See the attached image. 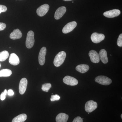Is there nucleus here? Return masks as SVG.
I'll use <instances>...</instances> for the list:
<instances>
[{
    "instance_id": "nucleus-1",
    "label": "nucleus",
    "mask_w": 122,
    "mask_h": 122,
    "mask_svg": "<svg viewBox=\"0 0 122 122\" xmlns=\"http://www.w3.org/2000/svg\"><path fill=\"white\" fill-rule=\"evenodd\" d=\"M66 53L64 51H61L58 53L55 57L54 64L56 67H59L61 65L66 59Z\"/></svg>"
},
{
    "instance_id": "nucleus-2",
    "label": "nucleus",
    "mask_w": 122,
    "mask_h": 122,
    "mask_svg": "<svg viewBox=\"0 0 122 122\" xmlns=\"http://www.w3.org/2000/svg\"><path fill=\"white\" fill-rule=\"evenodd\" d=\"M34 36V32L32 30H30L27 33L25 42L26 48L28 49H30L33 46L35 42Z\"/></svg>"
},
{
    "instance_id": "nucleus-3",
    "label": "nucleus",
    "mask_w": 122,
    "mask_h": 122,
    "mask_svg": "<svg viewBox=\"0 0 122 122\" xmlns=\"http://www.w3.org/2000/svg\"><path fill=\"white\" fill-rule=\"evenodd\" d=\"M95 81L100 85L107 86L110 85L112 82L111 79L105 76H97L95 79Z\"/></svg>"
},
{
    "instance_id": "nucleus-4",
    "label": "nucleus",
    "mask_w": 122,
    "mask_h": 122,
    "mask_svg": "<svg viewBox=\"0 0 122 122\" xmlns=\"http://www.w3.org/2000/svg\"><path fill=\"white\" fill-rule=\"evenodd\" d=\"M97 107V104L96 102L91 100L86 103L85 106V110L88 113H91L96 110Z\"/></svg>"
},
{
    "instance_id": "nucleus-5",
    "label": "nucleus",
    "mask_w": 122,
    "mask_h": 122,
    "mask_svg": "<svg viewBox=\"0 0 122 122\" xmlns=\"http://www.w3.org/2000/svg\"><path fill=\"white\" fill-rule=\"evenodd\" d=\"M91 38L93 42L98 44L100 43L105 39V36L102 34H99L96 32L92 34Z\"/></svg>"
},
{
    "instance_id": "nucleus-6",
    "label": "nucleus",
    "mask_w": 122,
    "mask_h": 122,
    "mask_svg": "<svg viewBox=\"0 0 122 122\" xmlns=\"http://www.w3.org/2000/svg\"><path fill=\"white\" fill-rule=\"evenodd\" d=\"M49 8V5L46 4L41 5L37 10L36 13L37 15L40 17L45 16L48 12Z\"/></svg>"
},
{
    "instance_id": "nucleus-7",
    "label": "nucleus",
    "mask_w": 122,
    "mask_h": 122,
    "mask_svg": "<svg viewBox=\"0 0 122 122\" xmlns=\"http://www.w3.org/2000/svg\"><path fill=\"white\" fill-rule=\"evenodd\" d=\"M77 22L75 21H72L69 22L63 27L62 32L64 34H67L72 31L77 26Z\"/></svg>"
},
{
    "instance_id": "nucleus-8",
    "label": "nucleus",
    "mask_w": 122,
    "mask_h": 122,
    "mask_svg": "<svg viewBox=\"0 0 122 122\" xmlns=\"http://www.w3.org/2000/svg\"><path fill=\"white\" fill-rule=\"evenodd\" d=\"M63 82L67 85L75 86L78 84V81L76 78L69 76H66L63 79Z\"/></svg>"
},
{
    "instance_id": "nucleus-9",
    "label": "nucleus",
    "mask_w": 122,
    "mask_h": 122,
    "mask_svg": "<svg viewBox=\"0 0 122 122\" xmlns=\"http://www.w3.org/2000/svg\"><path fill=\"white\" fill-rule=\"evenodd\" d=\"M46 53V49L43 47L41 49L38 56V61L41 65H44L45 62V56Z\"/></svg>"
},
{
    "instance_id": "nucleus-10",
    "label": "nucleus",
    "mask_w": 122,
    "mask_h": 122,
    "mask_svg": "<svg viewBox=\"0 0 122 122\" xmlns=\"http://www.w3.org/2000/svg\"><path fill=\"white\" fill-rule=\"evenodd\" d=\"M28 85V81L26 78L21 79L19 84V90L20 93L21 95L24 94L26 91Z\"/></svg>"
},
{
    "instance_id": "nucleus-11",
    "label": "nucleus",
    "mask_w": 122,
    "mask_h": 122,
    "mask_svg": "<svg viewBox=\"0 0 122 122\" xmlns=\"http://www.w3.org/2000/svg\"><path fill=\"white\" fill-rule=\"evenodd\" d=\"M120 10L118 9H113L106 11L103 13L105 16L109 18H112L118 16L120 14Z\"/></svg>"
},
{
    "instance_id": "nucleus-12",
    "label": "nucleus",
    "mask_w": 122,
    "mask_h": 122,
    "mask_svg": "<svg viewBox=\"0 0 122 122\" xmlns=\"http://www.w3.org/2000/svg\"><path fill=\"white\" fill-rule=\"evenodd\" d=\"M91 61L94 63H98L100 61L99 55L95 51L92 50L89 53Z\"/></svg>"
},
{
    "instance_id": "nucleus-13",
    "label": "nucleus",
    "mask_w": 122,
    "mask_h": 122,
    "mask_svg": "<svg viewBox=\"0 0 122 122\" xmlns=\"http://www.w3.org/2000/svg\"><path fill=\"white\" fill-rule=\"evenodd\" d=\"M66 11V8L65 7L62 6L58 8L55 13L54 17L56 20H58L62 17Z\"/></svg>"
},
{
    "instance_id": "nucleus-14",
    "label": "nucleus",
    "mask_w": 122,
    "mask_h": 122,
    "mask_svg": "<svg viewBox=\"0 0 122 122\" xmlns=\"http://www.w3.org/2000/svg\"><path fill=\"white\" fill-rule=\"evenodd\" d=\"M9 62L14 66H16L20 63L19 58L15 53H12L10 56L9 60Z\"/></svg>"
},
{
    "instance_id": "nucleus-15",
    "label": "nucleus",
    "mask_w": 122,
    "mask_h": 122,
    "mask_svg": "<svg viewBox=\"0 0 122 122\" xmlns=\"http://www.w3.org/2000/svg\"><path fill=\"white\" fill-rule=\"evenodd\" d=\"M22 36V33L18 29L14 30L13 32L11 33L10 36V38L13 40L20 39Z\"/></svg>"
},
{
    "instance_id": "nucleus-16",
    "label": "nucleus",
    "mask_w": 122,
    "mask_h": 122,
    "mask_svg": "<svg viewBox=\"0 0 122 122\" xmlns=\"http://www.w3.org/2000/svg\"><path fill=\"white\" fill-rule=\"evenodd\" d=\"M99 56L100 59L104 64H106L108 62V58L106 51L105 49L101 50L99 53Z\"/></svg>"
},
{
    "instance_id": "nucleus-17",
    "label": "nucleus",
    "mask_w": 122,
    "mask_h": 122,
    "mask_svg": "<svg viewBox=\"0 0 122 122\" xmlns=\"http://www.w3.org/2000/svg\"><path fill=\"white\" fill-rule=\"evenodd\" d=\"M69 118V115L64 113H60L56 118V122H66Z\"/></svg>"
},
{
    "instance_id": "nucleus-18",
    "label": "nucleus",
    "mask_w": 122,
    "mask_h": 122,
    "mask_svg": "<svg viewBox=\"0 0 122 122\" xmlns=\"http://www.w3.org/2000/svg\"><path fill=\"white\" fill-rule=\"evenodd\" d=\"M89 66L87 65L81 64L78 65L76 66V70L80 73H85L89 71Z\"/></svg>"
},
{
    "instance_id": "nucleus-19",
    "label": "nucleus",
    "mask_w": 122,
    "mask_h": 122,
    "mask_svg": "<svg viewBox=\"0 0 122 122\" xmlns=\"http://www.w3.org/2000/svg\"><path fill=\"white\" fill-rule=\"evenodd\" d=\"M27 118V116L26 114H21L14 118L12 122H22L25 121Z\"/></svg>"
},
{
    "instance_id": "nucleus-20",
    "label": "nucleus",
    "mask_w": 122,
    "mask_h": 122,
    "mask_svg": "<svg viewBox=\"0 0 122 122\" xmlns=\"http://www.w3.org/2000/svg\"><path fill=\"white\" fill-rule=\"evenodd\" d=\"M12 74L11 70L9 69H4L0 71V77H9Z\"/></svg>"
},
{
    "instance_id": "nucleus-21",
    "label": "nucleus",
    "mask_w": 122,
    "mask_h": 122,
    "mask_svg": "<svg viewBox=\"0 0 122 122\" xmlns=\"http://www.w3.org/2000/svg\"><path fill=\"white\" fill-rule=\"evenodd\" d=\"M9 53L7 51H4L0 52V61H5L8 58Z\"/></svg>"
},
{
    "instance_id": "nucleus-22",
    "label": "nucleus",
    "mask_w": 122,
    "mask_h": 122,
    "mask_svg": "<svg viewBox=\"0 0 122 122\" xmlns=\"http://www.w3.org/2000/svg\"><path fill=\"white\" fill-rule=\"evenodd\" d=\"M51 87H52V85L51 83H45L42 85L41 89L43 91L48 92Z\"/></svg>"
},
{
    "instance_id": "nucleus-23",
    "label": "nucleus",
    "mask_w": 122,
    "mask_h": 122,
    "mask_svg": "<svg viewBox=\"0 0 122 122\" xmlns=\"http://www.w3.org/2000/svg\"><path fill=\"white\" fill-rule=\"evenodd\" d=\"M60 97L58 95L56 94L54 95H52L51 98L50 100L52 102H54L55 101H58L60 99Z\"/></svg>"
},
{
    "instance_id": "nucleus-24",
    "label": "nucleus",
    "mask_w": 122,
    "mask_h": 122,
    "mask_svg": "<svg viewBox=\"0 0 122 122\" xmlns=\"http://www.w3.org/2000/svg\"><path fill=\"white\" fill-rule=\"evenodd\" d=\"M7 94V91L6 89L4 91L2 92L0 96V99L1 100L3 101L6 98V96Z\"/></svg>"
},
{
    "instance_id": "nucleus-25",
    "label": "nucleus",
    "mask_w": 122,
    "mask_h": 122,
    "mask_svg": "<svg viewBox=\"0 0 122 122\" xmlns=\"http://www.w3.org/2000/svg\"><path fill=\"white\" fill-rule=\"evenodd\" d=\"M117 45L119 46H122V34H121L119 36L117 41Z\"/></svg>"
},
{
    "instance_id": "nucleus-26",
    "label": "nucleus",
    "mask_w": 122,
    "mask_h": 122,
    "mask_svg": "<svg viewBox=\"0 0 122 122\" xmlns=\"http://www.w3.org/2000/svg\"><path fill=\"white\" fill-rule=\"evenodd\" d=\"M7 7L5 5H0V14L2 12H4L7 11Z\"/></svg>"
},
{
    "instance_id": "nucleus-27",
    "label": "nucleus",
    "mask_w": 122,
    "mask_h": 122,
    "mask_svg": "<svg viewBox=\"0 0 122 122\" xmlns=\"http://www.w3.org/2000/svg\"><path fill=\"white\" fill-rule=\"evenodd\" d=\"M72 122H83V119L81 117L78 116L75 118Z\"/></svg>"
},
{
    "instance_id": "nucleus-28",
    "label": "nucleus",
    "mask_w": 122,
    "mask_h": 122,
    "mask_svg": "<svg viewBox=\"0 0 122 122\" xmlns=\"http://www.w3.org/2000/svg\"><path fill=\"white\" fill-rule=\"evenodd\" d=\"M6 27V24L2 22H0V31L4 30Z\"/></svg>"
},
{
    "instance_id": "nucleus-29",
    "label": "nucleus",
    "mask_w": 122,
    "mask_h": 122,
    "mask_svg": "<svg viewBox=\"0 0 122 122\" xmlns=\"http://www.w3.org/2000/svg\"><path fill=\"white\" fill-rule=\"evenodd\" d=\"M7 94L9 96H13L14 95V92L12 90L10 89L8 91H7Z\"/></svg>"
},
{
    "instance_id": "nucleus-30",
    "label": "nucleus",
    "mask_w": 122,
    "mask_h": 122,
    "mask_svg": "<svg viewBox=\"0 0 122 122\" xmlns=\"http://www.w3.org/2000/svg\"><path fill=\"white\" fill-rule=\"evenodd\" d=\"M63 0L65 1H72L73 0Z\"/></svg>"
},
{
    "instance_id": "nucleus-31",
    "label": "nucleus",
    "mask_w": 122,
    "mask_h": 122,
    "mask_svg": "<svg viewBox=\"0 0 122 122\" xmlns=\"http://www.w3.org/2000/svg\"><path fill=\"white\" fill-rule=\"evenodd\" d=\"M122 114H121V118H122Z\"/></svg>"
},
{
    "instance_id": "nucleus-32",
    "label": "nucleus",
    "mask_w": 122,
    "mask_h": 122,
    "mask_svg": "<svg viewBox=\"0 0 122 122\" xmlns=\"http://www.w3.org/2000/svg\"><path fill=\"white\" fill-rule=\"evenodd\" d=\"M1 67V64L0 63V68Z\"/></svg>"
},
{
    "instance_id": "nucleus-33",
    "label": "nucleus",
    "mask_w": 122,
    "mask_h": 122,
    "mask_svg": "<svg viewBox=\"0 0 122 122\" xmlns=\"http://www.w3.org/2000/svg\"><path fill=\"white\" fill-rule=\"evenodd\" d=\"M72 3H74V2H73H73H72Z\"/></svg>"
},
{
    "instance_id": "nucleus-34",
    "label": "nucleus",
    "mask_w": 122,
    "mask_h": 122,
    "mask_svg": "<svg viewBox=\"0 0 122 122\" xmlns=\"http://www.w3.org/2000/svg\"><path fill=\"white\" fill-rule=\"evenodd\" d=\"M25 122V121H24V122Z\"/></svg>"
}]
</instances>
